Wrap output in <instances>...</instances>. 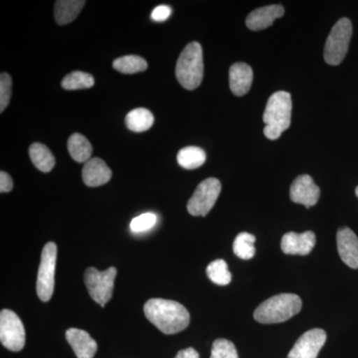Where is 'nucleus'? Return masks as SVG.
Returning <instances> with one entry per match:
<instances>
[{
	"mask_svg": "<svg viewBox=\"0 0 358 358\" xmlns=\"http://www.w3.org/2000/svg\"><path fill=\"white\" fill-rule=\"evenodd\" d=\"M284 14V7L278 4L261 7L249 14L246 25L252 31H260L270 27L277 18L282 17Z\"/></svg>",
	"mask_w": 358,
	"mask_h": 358,
	"instance_id": "obj_15",
	"label": "nucleus"
},
{
	"mask_svg": "<svg viewBox=\"0 0 358 358\" xmlns=\"http://www.w3.org/2000/svg\"><path fill=\"white\" fill-rule=\"evenodd\" d=\"M326 341L327 334L324 329H310L296 341L288 358H317Z\"/></svg>",
	"mask_w": 358,
	"mask_h": 358,
	"instance_id": "obj_10",
	"label": "nucleus"
},
{
	"mask_svg": "<svg viewBox=\"0 0 358 358\" xmlns=\"http://www.w3.org/2000/svg\"><path fill=\"white\" fill-rule=\"evenodd\" d=\"M171 15V8L167 6H159L155 7L152 13V20L155 21H166Z\"/></svg>",
	"mask_w": 358,
	"mask_h": 358,
	"instance_id": "obj_30",
	"label": "nucleus"
},
{
	"mask_svg": "<svg viewBox=\"0 0 358 358\" xmlns=\"http://www.w3.org/2000/svg\"><path fill=\"white\" fill-rule=\"evenodd\" d=\"M315 241L317 238L312 231L303 233L289 232L282 238L281 248L287 255L306 256L315 248Z\"/></svg>",
	"mask_w": 358,
	"mask_h": 358,
	"instance_id": "obj_12",
	"label": "nucleus"
},
{
	"mask_svg": "<svg viewBox=\"0 0 358 358\" xmlns=\"http://www.w3.org/2000/svg\"><path fill=\"white\" fill-rule=\"evenodd\" d=\"M292 96L288 92H275L270 96L263 115L264 134L268 140H278L291 126Z\"/></svg>",
	"mask_w": 358,
	"mask_h": 358,
	"instance_id": "obj_2",
	"label": "nucleus"
},
{
	"mask_svg": "<svg viewBox=\"0 0 358 358\" xmlns=\"http://www.w3.org/2000/svg\"><path fill=\"white\" fill-rule=\"evenodd\" d=\"M256 237L250 233L242 232L235 238L233 244V251L238 258L243 260H250L256 254L255 249Z\"/></svg>",
	"mask_w": 358,
	"mask_h": 358,
	"instance_id": "obj_24",
	"label": "nucleus"
},
{
	"mask_svg": "<svg viewBox=\"0 0 358 358\" xmlns=\"http://www.w3.org/2000/svg\"><path fill=\"white\" fill-rule=\"evenodd\" d=\"M117 275V268H108L107 270H96V268L90 267L85 272L84 280L89 294L101 307H105L109 303L114 293L115 280Z\"/></svg>",
	"mask_w": 358,
	"mask_h": 358,
	"instance_id": "obj_6",
	"label": "nucleus"
},
{
	"mask_svg": "<svg viewBox=\"0 0 358 358\" xmlns=\"http://www.w3.org/2000/svg\"><path fill=\"white\" fill-rule=\"evenodd\" d=\"M57 262V246L54 242L45 245L41 254L38 277H37V294L42 301H48L53 296L55 285V268Z\"/></svg>",
	"mask_w": 358,
	"mask_h": 358,
	"instance_id": "obj_7",
	"label": "nucleus"
},
{
	"mask_svg": "<svg viewBox=\"0 0 358 358\" xmlns=\"http://www.w3.org/2000/svg\"><path fill=\"white\" fill-rule=\"evenodd\" d=\"M29 157L34 166L42 173H50L55 166V157L50 150L42 143H34L30 145Z\"/></svg>",
	"mask_w": 358,
	"mask_h": 358,
	"instance_id": "obj_19",
	"label": "nucleus"
},
{
	"mask_svg": "<svg viewBox=\"0 0 358 358\" xmlns=\"http://www.w3.org/2000/svg\"><path fill=\"white\" fill-rule=\"evenodd\" d=\"M66 339L78 358L95 357L98 345L87 331L72 327L66 331Z\"/></svg>",
	"mask_w": 358,
	"mask_h": 358,
	"instance_id": "obj_16",
	"label": "nucleus"
},
{
	"mask_svg": "<svg viewBox=\"0 0 358 358\" xmlns=\"http://www.w3.org/2000/svg\"><path fill=\"white\" fill-rule=\"evenodd\" d=\"M203 52L199 42L187 44L179 55L176 75L179 84L186 90L199 88L203 80Z\"/></svg>",
	"mask_w": 358,
	"mask_h": 358,
	"instance_id": "obj_4",
	"label": "nucleus"
},
{
	"mask_svg": "<svg viewBox=\"0 0 358 358\" xmlns=\"http://www.w3.org/2000/svg\"><path fill=\"white\" fill-rule=\"evenodd\" d=\"M127 128L134 133H143L152 128L154 124L155 117L150 110L145 108H136L127 115Z\"/></svg>",
	"mask_w": 358,
	"mask_h": 358,
	"instance_id": "obj_21",
	"label": "nucleus"
},
{
	"mask_svg": "<svg viewBox=\"0 0 358 358\" xmlns=\"http://www.w3.org/2000/svg\"><path fill=\"white\" fill-rule=\"evenodd\" d=\"M211 358H239L236 348L228 339H216L212 345Z\"/></svg>",
	"mask_w": 358,
	"mask_h": 358,
	"instance_id": "obj_27",
	"label": "nucleus"
},
{
	"mask_svg": "<svg viewBox=\"0 0 358 358\" xmlns=\"http://www.w3.org/2000/svg\"><path fill=\"white\" fill-rule=\"evenodd\" d=\"M339 256L352 268H358V238L350 228L338 230L336 235Z\"/></svg>",
	"mask_w": 358,
	"mask_h": 358,
	"instance_id": "obj_13",
	"label": "nucleus"
},
{
	"mask_svg": "<svg viewBox=\"0 0 358 358\" xmlns=\"http://www.w3.org/2000/svg\"><path fill=\"white\" fill-rule=\"evenodd\" d=\"M25 329L15 313L2 310L0 313V341L11 352H20L25 346Z\"/></svg>",
	"mask_w": 358,
	"mask_h": 358,
	"instance_id": "obj_9",
	"label": "nucleus"
},
{
	"mask_svg": "<svg viewBox=\"0 0 358 358\" xmlns=\"http://www.w3.org/2000/svg\"><path fill=\"white\" fill-rule=\"evenodd\" d=\"M303 303L294 294H281L261 303L254 312V319L260 324H279L301 312Z\"/></svg>",
	"mask_w": 358,
	"mask_h": 358,
	"instance_id": "obj_3",
	"label": "nucleus"
},
{
	"mask_svg": "<svg viewBox=\"0 0 358 358\" xmlns=\"http://www.w3.org/2000/svg\"><path fill=\"white\" fill-rule=\"evenodd\" d=\"M113 68L122 74L131 75L143 72L148 69V62L145 59L136 55L122 56L115 59Z\"/></svg>",
	"mask_w": 358,
	"mask_h": 358,
	"instance_id": "obj_23",
	"label": "nucleus"
},
{
	"mask_svg": "<svg viewBox=\"0 0 358 358\" xmlns=\"http://www.w3.org/2000/svg\"><path fill=\"white\" fill-rule=\"evenodd\" d=\"M205 160H206V154L202 148L199 147L183 148L178 154L179 166L188 171L203 166Z\"/></svg>",
	"mask_w": 358,
	"mask_h": 358,
	"instance_id": "obj_22",
	"label": "nucleus"
},
{
	"mask_svg": "<svg viewBox=\"0 0 358 358\" xmlns=\"http://www.w3.org/2000/svg\"><path fill=\"white\" fill-rule=\"evenodd\" d=\"M355 193H357V196L358 197V186L357 187V189H355Z\"/></svg>",
	"mask_w": 358,
	"mask_h": 358,
	"instance_id": "obj_33",
	"label": "nucleus"
},
{
	"mask_svg": "<svg viewBox=\"0 0 358 358\" xmlns=\"http://www.w3.org/2000/svg\"><path fill=\"white\" fill-rule=\"evenodd\" d=\"M320 190L308 174L294 179L289 189V197L294 203L305 205L307 208L315 206L319 201Z\"/></svg>",
	"mask_w": 358,
	"mask_h": 358,
	"instance_id": "obj_11",
	"label": "nucleus"
},
{
	"mask_svg": "<svg viewBox=\"0 0 358 358\" xmlns=\"http://www.w3.org/2000/svg\"><path fill=\"white\" fill-rule=\"evenodd\" d=\"M143 310L145 317L162 333L176 334L189 326V313L178 301L150 299L145 303Z\"/></svg>",
	"mask_w": 358,
	"mask_h": 358,
	"instance_id": "obj_1",
	"label": "nucleus"
},
{
	"mask_svg": "<svg viewBox=\"0 0 358 358\" xmlns=\"http://www.w3.org/2000/svg\"><path fill=\"white\" fill-rule=\"evenodd\" d=\"M206 274L214 284L219 286H226L230 284L232 280V275L228 270L227 263L222 259H218L209 264L206 268Z\"/></svg>",
	"mask_w": 358,
	"mask_h": 358,
	"instance_id": "obj_26",
	"label": "nucleus"
},
{
	"mask_svg": "<svg viewBox=\"0 0 358 358\" xmlns=\"http://www.w3.org/2000/svg\"><path fill=\"white\" fill-rule=\"evenodd\" d=\"M82 178L89 187H98L106 185L112 178V171L103 159L94 157L84 164Z\"/></svg>",
	"mask_w": 358,
	"mask_h": 358,
	"instance_id": "obj_14",
	"label": "nucleus"
},
{
	"mask_svg": "<svg viewBox=\"0 0 358 358\" xmlns=\"http://www.w3.org/2000/svg\"><path fill=\"white\" fill-rule=\"evenodd\" d=\"M67 147L68 152L75 162L86 164L91 159L93 148L90 141L81 134H73L68 140Z\"/></svg>",
	"mask_w": 358,
	"mask_h": 358,
	"instance_id": "obj_20",
	"label": "nucleus"
},
{
	"mask_svg": "<svg viewBox=\"0 0 358 358\" xmlns=\"http://www.w3.org/2000/svg\"><path fill=\"white\" fill-rule=\"evenodd\" d=\"M95 85V80L89 73L82 72V71H75L65 76L62 80L63 89L67 91H74V90H83L92 88Z\"/></svg>",
	"mask_w": 358,
	"mask_h": 358,
	"instance_id": "obj_25",
	"label": "nucleus"
},
{
	"mask_svg": "<svg viewBox=\"0 0 358 358\" xmlns=\"http://www.w3.org/2000/svg\"><path fill=\"white\" fill-rule=\"evenodd\" d=\"M13 188V181L11 176L6 171L0 173V192L7 193L11 192Z\"/></svg>",
	"mask_w": 358,
	"mask_h": 358,
	"instance_id": "obj_31",
	"label": "nucleus"
},
{
	"mask_svg": "<svg viewBox=\"0 0 358 358\" xmlns=\"http://www.w3.org/2000/svg\"><path fill=\"white\" fill-rule=\"evenodd\" d=\"M157 216L154 213H143L134 218L131 222V230L134 233L145 232L152 229L157 224Z\"/></svg>",
	"mask_w": 358,
	"mask_h": 358,
	"instance_id": "obj_29",
	"label": "nucleus"
},
{
	"mask_svg": "<svg viewBox=\"0 0 358 358\" xmlns=\"http://www.w3.org/2000/svg\"><path fill=\"white\" fill-rule=\"evenodd\" d=\"M220 192L221 183L217 178L205 179L188 200V212L192 216H206L217 201Z\"/></svg>",
	"mask_w": 358,
	"mask_h": 358,
	"instance_id": "obj_8",
	"label": "nucleus"
},
{
	"mask_svg": "<svg viewBox=\"0 0 358 358\" xmlns=\"http://www.w3.org/2000/svg\"><path fill=\"white\" fill-rule=\"evenodd\" d=\"M86 4L83 0H58L54 7V15L59 25L69 24L76 20Z\"/></svg>",
	"mask_w": 358,
	"mask_h": 358,
	"instance_id": "obj_18",
	"label": "nucleus"
},
{
	"mask_svg": "<svg viewBox=\"0 0 358 358\" xmlns=\"http://www.w3.org/2000/svg\"><path fill=\"white\" fill-rule=\"evenodd\" d=\"M174 358H200L199 353L192 348H185L180 350Z\"/></svg>",
	"mask_w": 358,
	"mask_h": 358,
	"instance_id": "obj_32",
	"label": "nucleus"
},
{
	"mask_svg": "<svg viewBox=\"0 0 358 358\" xmlns=\"http://www.w3.org/2000/svg\"><path fill=\"white\" fill-rule=\"evenodd\" d=\"M352 35V24L348 18H341L334 24L324 46V60L327 64H341L348 53Z\"/></svg>",
	"mask_w": 358,
	"mask_h": 358,
	"instance_id": "obj_5",
	"label": "nucleus"
},
{
	"mask_svg": "<svg viewBox=\"0 0 358 358\" xmlns=\"http://www.w3.org/2000/svg\"><path fill=\"white\" fill-rule=\"evenodd\" d=\"M11 94H13V79L7 73H1L0 75V113L8 107L10 102Z\"/></svg>",
	"mask_w": 358,
	"mask_h": 358,
	"instance_id": "obj_28",
	"label": "nucleus"
},
{
	"mask_svg": "<svg viewBox=\"0 0 358 358\" xmlns=\"http://www.w3.org/2000/svg\"><path fill=\"white\" fill-rule=\"evenodd\" d=\"M229 83L235 96L246 95L253 83V70L246 63H235L230 68Z\"/></svg>",
	"mask_w": 358,
	"mask_h": 358,
	"instance_id": "obj_17",
	"label": "nucleus"
}]
</instances>
